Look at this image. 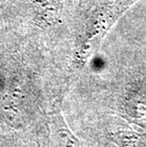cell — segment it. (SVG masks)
<instances>
[{
  "label": "cell",
  "instance_id": "1",
  "mask_svg": "<svg viewBox=\"0 0 146 147\" xmlns=\"http://www.w3.org/2000/svg\"><path fill=\"white\" fill-rule=\"evenodd\" d=\"M60 5V0H35L39 19L46 23L53 22L58 16Z\"/></svg>",
  "mask_w": 146,
  "mask_h": 147
}]
</instances>
